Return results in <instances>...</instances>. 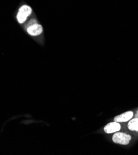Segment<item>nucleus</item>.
I'll use <instances>...</instances> for the list:
<instances>
[{"label": "nucleus", "instance_id": "0eeeda50", "mask_svg": "<svg viewBox=\"0 0 138 155\" xmlns=\"http://www.w3.org/2000/svg\"><path fill=\"white\" fill-rule=\"evenodd\" d=\"M136 117H138V111H137V113H136Z\"/></svg>", "mask_w": 138, "mask_h": 155}, {"label": "nucleus", "instance_id": "39448f33", "mask_svg": "<svg viewBox=\"0 0 138 155\" xmlns=\"http://www.w3.org/2000/svg\"><path fill=\"white\" fill-rule=\"evenodd\" d=\"M134 116V113L131 111H127L124 113H122L120 115L115 116L114 118V121L118 122H127L129 121Z\"/></svg>", "mask_w": 138, "mask_h": 155}, {"label": "nucleus", "instance_id": "7ed1b4c3", "mask_svg": "<svg viewBox=\"0 0 138 155\" xmlns=\"http://www.w3.org/2000/svg\"><path fill=\"white\" fill-rule=\"evenodd\" d=\"M121 128V124H120V122L113 121L106 124L104 127V132L107 134H113L117 132L120 131Z\"/></svg>", "mask_w": 138, "mask_h": 155}, {"label": "nucleus", "instance_id": "f03ea898", "mask_svg": "<svg viewBox=\"0 0 138 155\" xmlns=\"http://www.w3.org/2000/svg\"><path fill=\"white\" fill-rule=\"evenodd\" d=\"M32 8L27 5L22 6L19 9L17 14V20L19 23H23L25 22L27 19L32 13Z\"/></svg>", "mask_w": 138, "mask_h": 155}, {"label": "nucleus", "instance_id": "f257e3e1", "mask_svg": "<svg viewBox=\"0 0 138 155\" xmlns=\"http://www.w3.org/2000/svg\"><path fill=\"white\" fill-rule=\"evenodd\" d=\"M132 137L130 135L121 132H117L113 134L112 141L116 144L121 145H127L131 140Z\"/></svg>", "mask_w": 138, "mask_h": 155}, {"label": "nucleus", "instance_id": "423d86ee", "mask_svg": "<svg viewBox=\"0 0 138 155\" xmlns=\"http://www.w3.org/2000/svg\"><path fill=\"white\" fill-rule=\"evenodd\" d=\"M128 127L130 130L138 132V117L131 119L128 122Z\"/></svg>", "mask_w": 138, "mask_h": 155}, {"label": "nucleus", "instance_id": "20e7f679", "mask_svg": "<svg viewBox=\"0 0 138 155\" xmlns=\"http://www.w3.org/2000/svg\"><path fill=\"white\" fill-rule=\"evenodd\" d=\"M27 32L31 36H38L43 32V27L39 23H34L27 27Z\"/></svg>", "mask_w": 138, "mask_h": 155}]
</instances>
